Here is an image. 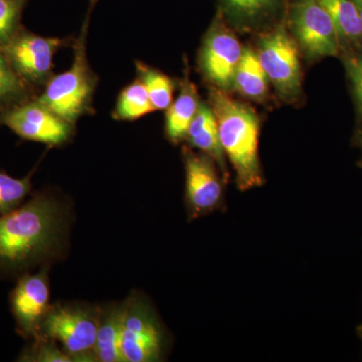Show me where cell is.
<instances>
[{"label":"cell","instance_id":"cell-20","mask_svg":"<svg viewBox=\"0 0 362 362\" xmlns=\"http://www.w3.org/2000/svg\"><path fill=\"white\" fill-rule=\"evenodd\" d=\"M30 100V87L23 82L0 49V112Z\"/></svg>","mask_w":362,"mask_h":362},{"label":"cell","instance_id":"cell-10","mask_svg":"<svg viewBox=\"0 0 362 362\" xmlns=\"http://www.w3.org/2000/svg\"><path fill=\"white\" fill-rule=\"evenodd\" d=\"M49 269V266H45L35 273L23 274L16 279L11 293L9 301L16 332L25 339L37 337L40 323L51 306Z\"/></svg>","mask_w":362,"mask_h":362},{"label":"cell","instance_id":"cell-23","mask_svg":"<svg viewBox=\"0 0 362 362\" xmlns=\"http://www.w3.org/2000/svg\"><path fill=\"white\" fill-rule=\"evenodd\" d=\"M18 361L23 362H73L58 343L47 338L35 337L21 350Z\"/></svg>","mask_w":362,"mask_h":362},{"label":"cell","instance_id":"cell-8","mask_svg":"<svg viewBox=\"0 0 362 362\" xmlns=\"http://www.w3.org/2000/svg\"><path fill=\"white\" fill-rule=\"evenodd\" d=\"M258 58L269 81L285 99L296 98L301 90V66L294 40L285 25L264 35Z\"/></svg>","mask_w":362,"mask_h":362},{"label":"cell","instance_id":"cell-2","mask_svg":"<svg viewBox=\"0 0 362 362\" xmlns=\"http://www.w3.org/2000/svg\"><path fill=\"white\" fill-rule=\"evenodd\" d=\"M209 106L218 123L223 152L230 159L240 190L263 185L259 158V121L251 107L220 88L209 90Z\"/></svg>","mask_w":362,"mask_h":362},{"label":"cell","instance_id":"cell-4","mask_svg":"<svg viewBox=\"0 0 362 362\" xmlns=\"http://www.w3.org/2000/svg\"><path fill=\"white\" fill-rule=\"evenodd\" d=\"M100 308L86 303L51 305L40 323L37 337L61 344L74 361H96L94 349L99 327Z\"/></svg>","mask_w":362,"mask_h":362},{"label":"cell","instance_id":"cell-9","mask_svg":"<svg viewBox=\"0 0 362 362\" xmlns=\"http://www.w3.org/2000/svg\"><path fill=\"white\" fill-rule=\"evenodd\" d=\"M0 124L28 141L61 145L74 133V124L47 109L35 99L0 112Z\"/></svg>","mask_w":362,"mask_h":362},{"label":"cell","instance_id":"cell-13","mask_svg":"<svg viewBox=\"0 0 362 362\" xmlns=\"http://www.w3.org/2000/svg\"><path fill=\"white\" fill-rule=\"evenodd\" d=\"M124 314L125 302L100 308L99 327L94 349L96 361L123 362L121 340Z\"/></svg>","mask_w":362,"mask_h":362},{"label":"cell","instance_id":"cell-18","mask_svg":"<svg viewBox=\"0 0 362 362\" xmlns=\"http://www.w3.org/2000/svg\"><path fill=\"white\" fill-rule=\"evenodd\" d=\"M154 110L146 88L138 78L119 95L113 117L117 120L134 121Z\"/></svg>","mask_w":362,"mask_h":362},{"label":"cell","instance_id":"cell-16","mask_svg":"<svg viewBox=\"0 0 362 362\" xmlns=\"http://www.w3.org/2000/svg\"><path fill=\"white\" fill-rule=\"evenodd\" d=\"M337 28L342 51L345 47H362V23L354 0H318Z\"/></svg>","mask_w":362,"mask_h":362},{"label":"cell","instance_id":"cell-27","mask_svg":"<svg viewBox=\"0 0 362 362\" xmlns=\"http://www.w3.org/2000/svg\"><path fill=\"white\" fill-rule=\"evenodd\" d=\"M361 142H362V136H361Z\"/></svg>","mask_w":362,"mask_h":362},{"label":"cell","instance_id":"cell-22","mask_svg":"<svg viewBox=\"0 0 362 362\" xmlns=\"http://www.w3.org/2000/svg\"><path fill=\"white\" fill-rule=\"evenodd\" d=\"M284 0H221L223 11L243 21H258L277 11Z\"/></svg>","mask_w":362,"mask_h":362},{"label":"cell","instance_id":"cell-1","mask_svg":"<svg viewBox=\"0 0 362 362\" xmlns=\"http://www.w3.org/2000/svg\"><path fill=\"white\" fill-rule=\"evenodd\" d=\"M70 216L66 204L47 192H37L0 216V279H18L59 258Z\"/></svg>","mask_w":362,"mask_h":362},{"label":"cell","instance_id":"cell-25","mask_svg":"<svg viewBox=\"0 0 362 362\" xmlns=\"http://www.w3.org/2000/svg\"><path fill=\"white\" fill-rule=\"evenodd\" d=\"M342 59L354 97L362 112V52L343 51Z\"/></svg>","mask_w":362,"mask_h":362},{"label":"cell","instance_id":"cell-24","mask_svg":"<svg viewBox=\"0 0 362 362\" xmlns=\"http://www.w3.org/2000/svg\"><path fill=\"white\" fill-rule=\"evenodd\" d=\"M26 1L0 0V45L8 42L21 28V14Z\"/></svg>","mask_w":362,"mask_h":362},{"label":"cell","instance_id":"cell-21","mask_svg":"<svg viewBox=\"0 0 362 362\" xmlns=\"http://www.w3.org/2000/svg\"><path fill=\"white\" fill-rule=\"evenodd\" d=\"M33 173L23 178H16L0 171V216L11 213L25 202L32 192Z\"/></svg>","mask_w":362,"mask_h":362},{"label":"cell","instance_id":"cell-12","mask_svg":"<svg viewBox=\"0 0 362 362\" xmlns=\"http://www.w3.org/2000/svg\"><path fill=\"white\" fill-rule=\"evenodd\" d=\"M185 168V201L190 218L218 209L223 199V185L214 159L204 153L183 148Z\"/></svg>","mask_w":362,"mask_h":362},{"label":"cell","instance_id":"cell-26","mask_svg":"<svg viewBox=\"0 0 362 362\" xmlns=\"http://www.w3.org/2000/svg\"><path fill=\"white\" fill-rule=\"evenodd\" d=\"M354 2L356 4L362 23V0H354Z\"/></svg>","mask_w":362,"mask_h":362},{"label":"cell","instance_id":"cell-3","mask_svg":"<svg viewBox=\"0 0 362 362\" xmlns=\"http://www.w3.org/2000/svg\"><path fill=\"white\" fill-rule=\"evenodd\" d=\"M88 23L89 20H86L82 32L74 45V61L71 68L58 76H52L45 86L44 92L35 98L56 115L71 124L89 113L97 85L96 76L90 70L86 54Z\"/></svg>","mask_w":362,"mask_h":362},{"label":"cell","instance_id":"cell-15","mask_svg":"<svg viewBox=\"0 0 362 362\" xmlns=\"http://www.w3.org/2000/svg\"><path fill=\"white\" fill-rule=\"evenodd\" d=\"M185 75L180 95L168 107L166 114V135L173 143L180 142L187 137L188 127L201 105L197 88L190 82L187 74Z\"/></svg>","mask_w":362,"mask_h":362},{"label":"cell","instance_id":"cell-17","mask_svg":"<svg viewBox=\"0 0 362 362\" xmlns=\"http://www.w3.org/2000/svg\"><path fill=\"white\" fill-rule=\"evenodd\" d=\"M268 83L269 78L259 63L258 54L251 49H244L233 86L245 97L258 101L268 92Z\"/></svg>","mask_w":362,"mask_h":362},{"label":"cell","instance_id":"cell-7","mask_svg":"<svg viewBox=\"0 0 362 362\" xmlns=\"http://www.w3.org/2000/svg\"><path fill=\"white\" fill-rule=\"evenodd\" d=\"M290 23L309 59L337 57L342 52L334 23L318 0H294L290 7Z\"/></svg>","mask_w":362,"mask_h":362},{"label":"cell","instance_id":"cell-5","mask_svg":"<svg viewBox=\"0 0 362 362\" xmlns=\"http://www.w3.org/2000/svg\"><path fill=\"white\" fill-rule=\"evenodd\" d=\"M163 333L150 305L140 295L125 301L121 354L123 362L160 361Z\"/></svg>","mask_w":362,"mask_h":362},{"label":"cell","instance_id":"cell-14","mask_svg":"<svg viewBox=\"0 0 362 362\" xmlns=\"http://www.w3.org/2000/svg\"><path fill=\"white\" fill-rule=\"evenodd\" d=\"M189 144L195 148L202 150L218 162L223 175H225V152L218 135V123L211 106L201 103L197 114L188 127L187 137Z\"/></svg>","mask_w":362,"mask_h":362},{"label":"cell","instance_id":"cell-11","mask_svg":"<svg viewBox=\"0 0 362 362\" xmlns=\"http://www.w3.org/2000/svg\"><path fill=\"white\" fill-rule=\"evenodd\" d=\"M243 52L239 40L226 28L220 11L202 47L201 68L204 76L220 89L232 87Z\"/></svg>","mask_w":362,"mask_h":362},{"label":"cell","instance_id":"cell-19","mask_svg":"<svg viewBox=\"0 0 362 362\" xmlns=\"http://www.w3.org/2000/svg\"><path fill=\"white\" fill-rule=\"evenodd\" d=\"M138 78L146 88L154 110H166L173 103L175 84L168 76L145 64L136 63Z\"/></svg>","mask_w":362,"mask_h":362},{"label":"cell","instance_id":"cell-6","mask_svg":"<svg viewBox=\"0 0 362 362\" xmlns=\"http://www.w3.org/2000/svg\"><path fill=\"white\" fill-rule=\"evenodd\" d=\"M62 45V40L42 37L21 28L0 49L18 77L32 88L45 86L51 80L52 59Z\"/></svg>","mask_w":362,"mask_h":362}]
</instances>
